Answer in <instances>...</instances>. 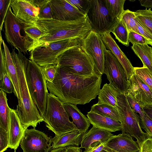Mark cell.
Instances as JSON below:
<instances>
[{"mask_svg":"<svg viewBox=\"0 0 152 152\" xmlns=\"http://www.w3.org/2000/svg\"><path fill=\"white\" fill-rule=\"evenodd\" d=\"M57 65L76 75H88L97 74L93 60L82 45L62 53L57 58Z\"/></svg>","mask_w":152,"mask_h":152,"instance_id":"obj_6","label":"cell"},{"mask_svg":"<svg viewBox=\"0 0 152 152\" xmlns=\"http://www.w3.org/2000/svg\"><path fill=\"white\" fill-rule=\"evenodd\" d=\"M134 13L141 26L152 34V10L151 8L137 10Z\"/></svg>","mask_w":152,"mask_h":152,"instance_id":"obj_30","label":"cell"},{"mask_svg":"<svg viewBox=\"0 0 152 152\" xmlns=\"http://www.w3.org/2000/svg\"><path fill=\"white\" fill-rule=\"evenodd\" d=\"M135 18L134 12L127 9L124 10L121 18L125 24L129 32H134L139 34Z\"/></svg>","mask_w":152,"mask_h":152,"instance_id":"obj_33","label":"cell"},{"mask_svg":"<svg viewBox=\"0 0 152 152\" xmlns=\"http://www.w3.org/2000/svg\"><path fill=\"white\" fill-rule=\"evenodd\" d=\"M104 148L113 152H140V150L137 141L122 133L111 136L106 141Z\"/></svg>","mask_w":152,"mask_h":152,"instance_id":"obj_16","label":"cell"},{"mask_svg":"<svg viewBox=\"0 0 152 152\" xmlns=\"http://www.w3.org/2000/svg\"><path fill=\"white\" fill-rule=\"evenodd\" d=\"M66 147L58 148L52 150L51 152H64Z\"/></svg>","mask_w":152,"mask_h":152,"instance_id":"obj_50","label":"cell"},{"mask_svg":"<svg viewBox=\"0 0 152 152\" xmlns=\"http://www.w3.org/2000/svg\"><path fill=\"white\" fill-rule=\"evenodd\" d=\"M83 40L79 38H72L50 42L31 50L29 52V59L42 67L57 65L59 55L69 49L82 45Z\"/></svg>","mask_w":152,"mask_h":152,"instance_id":"obj_8","label":"cell"},{"mask_svg":"<svg viewBox=\"0 0 152 152\" xmlns=\"http://www.w3.org/2000/svg\"></svg>","mask_w":152,"mask_h":152,"instance_id":"obj_52","label":"cell"},{"mask_svg":"<svg viewBox=\"0 0 152 152\" xmlns=\"http://www.w3.org/2000/svg\"><path fill=\"white\" fill-rule=\"evenodd\" d=\"M129 41L133 45L134 44H148L152 46L150 42L143 36L134 32H130L129 34Z\"/></svg>","mask_w":152,"mask_h":152,"instance_id":"obj_40","label":"cell"},{"mask_svg":"<svg viewBox=\"0 0 152 152\" xmlns=\"http://www.w3.org/2000/svg\"><path fill=\"white\" fill-rule=\"evenodd\" d=\"M83 134L77 130L72 131L60 136L52 138V149L69 145L79 146Z\"/></svg>","mask_w":152,"mask_h":152,"instance_id":"obj_24","label":"cell"},{"mask_svg":"<svg viewBox=\"0 0 152 152\" xmlns=\"http://www.w3.org/2000/svg\"><path fill=\"white\" fill-rule=\"evenodd\" d=\"M52 18L53 19L69 21L82 18L85 15L66 0H51Z\"/></svg>","mask_w":152,"mask_h":152,"instance_id":"obj_15","label":"cell"},{"mask_svg":"<svg viewBox=\"0 0 152 152\" xmlns=\"http://www.w3.org/2000/svg\"><path fill=\"white\" fill-rule=\"evenodd\" d=\"M35 25L46 35L34 43L28 51L58 41L72 38L83 40L91 31L86 16L75 20L63 21L53 19H39Z\"/></svg>","mask_w":152,"mask_h":152,"instance_id":"obj_2","label":"cell"},{"mask_svg":"<svg viewBox=\"0 0 152 152\" xmlns=\"http://www.w3.org/2000/svg\"><path fill=\"white\" fill-rule=\"evenodd\" d=\"M116 98L118 104L116 109L122 127V133L135 138L141 147L146 140L151 138L142 130L140 124V116L130 107L125 94L120 92Z\"/></svg>","mask_w":152,"mask_h":152,"instance_id":"obj_7","label":"cell"},{"mask_svg":"<svg viewBox=\"0 0 152 152\" xmlns=\"http://www.w3.org/2000/svg\"><path fill=\"white\" fill-rule=\"evenodd\" d=\"M11 0H0V32L1 31L5 19L8 9L10 6Z\"/></svg>","mask_w":152,"mask_h":152,"instance_id":"obj_41","label":"cell"},{"mask_svg":"<svg viewBox=\"0 0 152 152\" xmlns=\"http://www.w3.org/2000/svg\"><path fill=\"white\" fill-rule=\"evenodd\" d=\"M106 7L112 18L118 21L121 19L124 11L125 0H104Z\"/></svg>","mask_w":152,"mask_h":152,"instance_id":"obj_29","label":"cell"},{"mask_svg":"<svg viewBox=\"0 0 152 152\" xmlns=\"http://www.w3.org/2000/svg\"><path fill=\"white\" fill-rule=\"evenodd\" d=\"M51 0H31L39 10V19H53L50 1Z\"/></svg>","mask_w":152,"mask_h":152,"instance_id":"obj_32","label":"cell"},{"mask_svg":"<svg viewBox=\"0 0 152 152\" xmlns=\"http://www.w3.org/2000/svg\"><path fill=\"white\" fill-rule=\"evenodd\" d=\"M52 137L35 128L26 129L20 143L23 152H49Z\"/></svg>","mask_w":152,"mask_h":152,"instance_id":"obj_13","label":"cell"},{"mask_svg":"<svg viewBox=\"0 0 152 152\" xmlns=\"http://www.w3.org/2000/svg\"><path fill=\"white\" fill-rule=\"evenodd\" d=\"M10 6L15 16L26 24L35 25L39 19L38 9L31 0H11Z\"/></svg>","mask_w":152,"mask_h":152,"instance_id":"obj_14","label":"cell"},{"mask_svg":"<svg viewBox=\"0 0 152 152\" xmlns=\"http://www.w3.org/2000/svg\"><path fill=\"white\" fill-rule=\"evenodd\" d=\"M135 19L137 25L139 34L146 39L152 44V34L141 26L136 17Z\"/></svg>","mask_w":152,"mask_h":152,"instance_id":"obj_44","label":"cell"},{"mask_svg":"<svg viewBox=\"0 0 152 152\" xmlns=\"http://www.w3.org/2000/svg\"><path fill=\"white\" fill-rule=\"evenodd\" d=\"M86 15L91 30L101 35L112 32L118 22L110 16L104 0H91Z\"/></svg>","mask_w":152,"mask_h":152,"instance_id":"obj_10","label":"cell"},{"mask_svg":"<svg viewBox=\"0 0 152 152\" xmlns=\"http://www.w3.org/2000/svg\"><path fill=\"white\" fill-rule=\"evenodd\" d=\"M87 116L93 126L111 132L121 131L122 127L118 121L110 117L100 115L90 111Z\"/></svg>","mask_w":152,"mask_h":152,"instance_id":"obj_20","label":"cell"},{"mask_svg":"<svg viewBox=\"0 0 152 152\" xmlns=\"http://www.w3.org/2000/svg\"><path fill=\"white\" fill-rule=\"evenodd\" d=\"M140 125L151 138H152V120L145 114L140 118Z\"/></svg>","mask_w":152,"mask_h":152,"instance_id":"obj_42","label":"cell"},{"mask_svg":"<svg viewBox=\"0 0 152 152\" xmlns=\"http://www.w3.org/2000/svg\"><path fill=\"white\" fill-rule=\"evenodd\" d=\"M64 106L69 116L72 118V122L77 130L83 134L86 132L90 125L88 118L81 112L76 105L64 103Z\"/></svg>","mask_w":152,"mask_h":152,"instance_id":"obj_23","label":"cell"},{"mask_svg":"<svg viewBox=\"0 0 152 152\" xmlns=\"http://www.w3.org/2000/svg\"></svg>","mask_w":152,"mask_h":152,"instance_id":"obj_53","label":"cell"},{"mask_svg":"<svg viewBox=\"0 0 152 152\" xmlns=\"http://www.w3.org/2000/svg\"><path fill=\"white\" fill-rule=\"evenodd\" d=\"M26 35L33 40V44L46 34L35 25H26L24 28Z\"/></svg>","mask_w":152,"mask_h":152,"instance_id":"obj_35","label":"cell"},{"mask_svg":"<svg viewBox=\"0 0 152 152\" xmlns=\"http://www.w3.org/2000/svg\"><path fill=\"white\" fill-rule=\"evenodd\" d=\"M140 1L141 5L145 7L146 8L152 7V0H141Z\"/></svg>","mask_w":152,"mask_h":152,"instance_id":"obj_49","label":"cell"},{"mask_svg":"<svg viewBox=\"0 0 152 152\" xmlns=\"http://www.w3.org/2000/svg\"><path fill=\"white\" fill-rule=\"evenodd\" d=\"M8 145V132L0 128V152H3L7 150Z\"/></svg>","mask_w":152,"mask_h":152,"instance_id":"obj_43","label":"cell"},{"mask_svg":"<svg viewBox=\"0 0 152 152\" xmlns=\"http://www.w3.org/2000/svg\"><path fill=\"white\" fill-rule=\"evenodd\" d=\"M25 73L31 97L42 116L46 110L48 93L41 67L33 60L27 58L25 63Z\"/></svg>","mask_w":152,"mask_h":152,"instance_id":"obj_5","label":"cell"},{"mask_svg":"<svg viewBox=\"0 0 152 152\" xmlns=\"http://www.w3.org/2000/svg\"><path fill=\"white\" fill-rule=\"evenodd\" d=\"M100 152H112L111 151L105 148H104Z\"/></svg>","mask_w":152,"mask_h":152,"instance_id":"obj_51","label":"cell"},{"mask_svg":"<svg viewBox=\"0 0 152 152\" xmlns=\"http://www.w3.org/2000/svg\"><path fill=\"white\" fill-rule=\"evenodd\" d=\"M25 131L15 110L10 108V118L8 130V148L13 149L15 151L20 144Z\"/></svg>","mask_w":152,"mask_h":152,"instance_id":"obj_19","label":"cell"},{"mask_svg":"<svg viewBox=\"0 0 152 152\" xmlns=\"http://www.w3.org/2000/svg\"><path fill=\"white\" fill-rule=\"evenodd\" d=\"M129 82V89L126 93L132 95L143 106L152 104V91L134 73Z\"/></svg>","mask_w":152,"mask_h":152,"instance_id":"obj_17","label":"cell"},{"mask_svg":"<svg viewBox=\"0 0 152 152\" xmlns=\"http://www.w3.org/2000/svg\"><path fill=\"white\" fill-rule=\"evenodd\" d=\"M41 67L42 73L46 81L52 83L55 77L57 70V65Z\"/></svg>","mask_w":152,"mask_h":152,"instance_id":"obj_39","label":"cell"},{"mask_svg":"<svg viewBox=\"0 0 152 152\" xmlns=\"http://www.w3.org/2000/svg\"><path fill=\"white\" fill-rule=\"evenodd\" d=\"M143 109L145 114L152 120V104L143 106Z\"/></svg>","mask_w":152,"mask_h":152,"instance_id":"obj_47","label":"cell"},{"mask_svg":"<svg viewBox=\"0 0 152 152\" xmlns=\"http://www.w3.org/2000/svg\"><path fill=\"white\" fill-rule=\"evenodd\" d=\"M102 75H80L72 73L57 65L52 83L46 82L50 93L64 103L76 105L89 103L96 98L100 90Z\"/></svg>","mask_w":152,"mask_h":152,"instance_id":"obj_1","label":"cell"},{"mask_svg":"<svg viewBox=\"0 0 152 152\" xmlns=\"http://www.w3.org/2000/svg\"><path fill=\"white\" fill-rule=\"evenodd\" d=\"M82 45L93 60L96 73L102 75L104 73L107 49L101 35L91 30L83 40Z\"/></svg>","mask_w":152,"mask_h":152,"instance_id":"obj_12","label":"cell"},{"mask_svg":"<svg viewBox=\"0 0 152 152\" xmlns=\"http://www.w3.org/2000/svg\"><path fill=\"white\" fill-rule=\"evenodd\" d=\"M10 118V108L7 103L6 93L0 91V128L8 132Z\"/></svg>","mask_w":152,"mask_h":152,"instance_id":"obj_27","label":"cell"},{"mask_svg":"<svg viewBox=\"0 0 152 152\" xmlns=\"http://www.w3.org/2000/svg\"><path fill=\"white\" fill-rule=\"evenodd\" d=\"M125 94L129 104L133 110L139 114L140 118L143 117L145 114L143 109V106L131 94L127 93Z\"/></svg>","mask_w":152,"mask_h":152,"instance_id":"obj_37","label":"cell"},{"mask_svg":"<svg viewBox=\"0 0 152 152\" xmlns=\"http://www.w3.org/2000/svg\"><path fill=\"white\" fill-rule=\"evenodd\" d=\"M4 24L7 42L18 51L28 54L27 51L33 45V40L26 35L24 29L26 24L15 16L10 6Z\"/></svg>","mask_w":152,"mask_h":152,"instance_id":"obj_9","label":"cell"},{"mask_svg":"<svg viewBox=\"0 0 152 152\" xmlns=\"http://www.w3.org/2000/svg\"><path fill=\"white\" fill-rule=\"evenodd\" d=\"M80 12L86 15L90 8L91 0H66Z\"/></svg>","mask_w":152,"mask_h":152,"instance_id":"obj_38","label":"cell"},{"mask_svg":"<svg viewBox=\"0 0 152 152\" xmlns=\"http://www.w3.org/2000/svg\"><path fill=\"white\" fill-rule=\"evenodd\" d=\"M112 32L119 42L126 47L129 46V32L125 24L121 18Z\"/></svg>","mask_w":152,"mask_h":152,"instance_id":"obj_31","label":"cell"},{"mask_svg":"<svg viewBox=\"0 0 152 152\" xmlns=\"http://www.w3.org/2000/svg\"><path fill=\"white\" fill-rule=\"evenodd\" d=\"M11 54L17 69L22 99L20 105L15 110L25 130L30 126L35 128L44 119L31 97L26 82L25 67L27 58L20 51L16 53L14 49Z\"/></svg>","mask_w":152,"mask_h":152,"instance_id":"obj_3","label":"cell"},{"mask_svg":"<svg viewBox=\"0 0 152 152\" xmlns=\"http://www.w3.org/2000/svg\"><path fill=\"white\" fill-rule=\"evenodd\" d=\"M113 135L108 131L93 126L89 130L83 134L80 143V148H84V152H85L93 143L98 142H105Z\"/></svg>","mask_w":152,"mask_h":152,"instance_id":"obj_21","label":"cell"},{"mask_svg":"<svg viewBox=\"0 0 152 152\" xmlns=\"http://www.w3.org/2000/svg\"><path fill=\"white\" fill-rule=\"evenodd\" d=\"M120 92L110 83H106L99 91L97 103L107 104L116 108L118 105L116 97Z\"/></svg>","mask_w":152,"mask_h":152,"instance_id":"obj_25","label":"cell"},{"mask_svg":"<svg viewBox=\"0 0 152 152\" xmlns=\"http://www.w3.org/2000/svg\"><path fill=\"white\" fill-rule=\"evenodd\" d=\"M0 89L8 93L13 92V86L7 71L0 73Z\"/></svg>","mask_w":152,"mask_h":152,"instance_id":"obj_36","label":"cell"},{"mask_svg":"<svg viewBox=\"0 0 152 152\" xmlns=\"http://www.w3.org/2000/svg\"><path fill=\"white\" fill-rule=\"evenodd\" d=\"M104 73L115 89L125 94L129 88V79L125 71L120 62L115 56L108 50L105 54Z\"/></svg>","mask_w":152,"mask_h":152,"instance_id":"obj_11","label":"cell"},{"mask_svg":"<svg viewBox=\"0 0 152 152\" xmlns=\"http://www.w3.org/2000/svg\"><path fill=\"white\" fill-rule=\"evenodd\" d=\"M134 53L152 73V48L148 44H134L131 47Z\"/></svg>","mask_w":152,"mask_h":152,"instance_id":"obj_26","label":"cell"},{"mask_svg":"<svg viewBox=\"0 0 152 152\" xmlns=\"http://www.w3.org/2000/svg\"><path fill=\"white\" fill-rule=\"evenodd\" d=\"M90 111L120 121L119 115L117 109L108 104L96 103L91 106Z\"/></svg>","mask_w":152,"mask_h":152,"instance_id":"obj_28","label":"cell"},{"mask_svg":"<svg viewBox=\"0 0 152 152\" xmlns=\"http://www.w3.org/2000/svg\"><path fill=\"white\" fill-rule=\"evenodd\" d=\"M106 142H95L92 144L89 149L85 152H100L105 147Z\"/></svg>","mask_w":152,"mask_h":152,"instance_id":"obj_45","label":"cell"},{"mask_svg":"<svg viewBox=\"0 0 152 152\" xmlns=\"http://www.w3.org/2000/svg\"><path fill=\"white\" fill-rule=\"evenodd\" d=\"M64 152H83L80 147L75 146L69 145L66 147Z\"/></svg>","mask_w":152,"mask_h":152,"instance_id":"obj_48","label":"cell"},{"mask_svg":"<svg viewBox=\"0 0 152 152\" xmlns=\"http://www.w3.org/2000/svg\"><path fill=\"white\" fill-rule=\"evenodd\" d=\"M46 126L55 135L59 136L72 131L77 130L64 106V103L54 95L48 93L46 108L42 116Z\"/></svg>","mask_w":152,"mask_h":152,"instance_id":"obj_4","label":"cell"},{"mask_svg":"<svg viewBox=\"0 0 152 152\" xmlns=\"http://www.w3.org/2000/svg\"><path fill=\"white\" fill-rule=\"evenodd\" d=\"M2 44L5 54V66L7 72L13 86V93L18 101L17 106H20L22 101L16 68L12 58L11 53L4 40Z\"/></svg>","mask_w":152,"mask_h":152,"instance_id":"obj_22","label":"cell"},{"mask_svg":"<svg viewBox=\"0 0 152 152\" xmlns=\"http://www.w3.org/2000/svg\"><path fill=\"white\" fill-rule=\"evenodd\" d=\"M101 36L106 49L110 51L120 62L129 79L134 73V67L131 62L121 50L110 33H104Z\"/></svg>","mask_w":152,"mask_h":152,"instance_id":"obj_18","label":"cell"},{"mask_svg":"<svg viewBox=\"0 0 152 152\" xmlns=\"http://www.w3.org/2000/svg\"><path fill=\"white\" fill-rule=\"evenodd\" d=\"M140 152H152V138H148L143 142Z\"/></svg>","mask_w":152,"mask_h":152,"instance_id":"obj_46","label":"cell"},{"mask_svg":"<svg viewBox=\"0 0 152 152\" xmlns=\"http://www.w3.org/2000/svg\"><path fill=\"white\" fill-rule=\"evenodd\" d=\"M134 73L152 91V73L146 67H134Z\"/></svg>","mask_w":152,"mask_h":152,"instance_id":"obj_34","label":"cell"}]
</instances>
